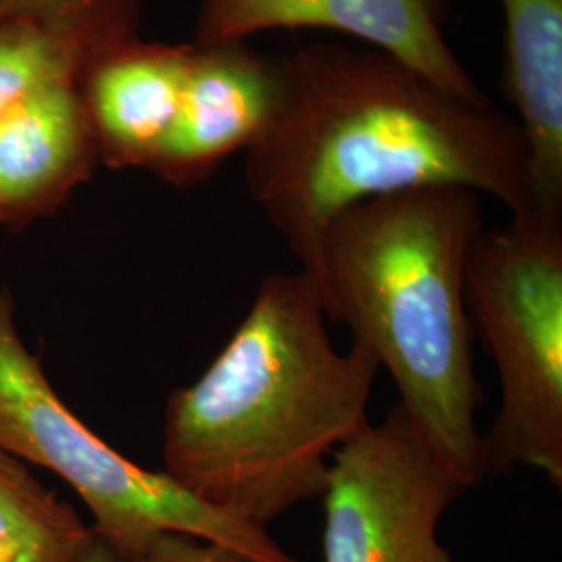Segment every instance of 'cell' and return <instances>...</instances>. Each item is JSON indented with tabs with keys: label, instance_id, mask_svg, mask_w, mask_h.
Masks as SVG:
<instances>
[{
	"label": "cell",
	"instance_id": "4",
	"mask_svg": "<svg viewBox=\"0 0 562 562\" xmlns=\"http://www.w3.org/2000/svg\"><path fill=\"white\" fill-rule=\"evenodd\" d=\"M0 450L71 487L88 508L97 540L120 561H130L162 533H186L257 561L299 562L269 529L202 503L162 469L130 461L90 429L23 340L7 290H0Z\"/></svg>",
	"mask_w": 562,
	"mask_h": 562
},
{
	"label": "cell",
	"instance_id": "11",
	"mask_svg": "<svg viewBox=\"0 0 562 562\" xmlns=\"http://www.w3.org/2000/svg\"><path fill=\"white\" fill-rule=\"evenodd\" d=\"M503 92L519 115L533 211L562 215V0H501Z\"/></svg>",
	"mask_w": 562,
	"mask_h": 562
},
{
	"label": "cell",
	"instance_id": "6",
	"mask_svg": "<svg viewBox=\"0 0 562 562\" xmlns=\"http://www.w3.org/2000/svg\"><path fill=\"white\" fill-rule=\"evenodd\" d=\"M469 490L396 402L329 462L323 562H454L438 527Z\"/></svg>",
	"mask_w": 562,
	"mask_h": 562
},
{
	"label": "cell",
	"instance_id": "10",
	"mask_svg": "<svg viewBox=\"0 0 562 562\" xmlns=\"http://www.w3.org/2000/svg\"><path fill=\"white\" fill-rule=\"evenodd\" d=\"M192 44L121 42L80 80L99 159L109 169H150L169 136L190 69Z\"/></svg>",
	"mask_w": 562,
	"mask_h": 562
},
{
	"label": "cell",
	"instance_id": "1",
	"mask_svg": "<svg viewBox=\"0 0 562 562\" xmlns=\"http://www.w3.org/2000/svg\"><path fill=\"white\" fill-rule=\"evenodd\" d=\"M281 97L246 150V188L299 269H315L323 232L346 209L454 186L533 211L517 121L443 92L369 46L315 42L278 63Z\"/></svg>",
	"mask_w": 562,
	"mask_h": 562
},
{
	"label": "cell",
	"instance_id": "15",
	"mask_svg": "<svg viewBox=\"0 0 562 562\" xmlns=\"http://www.w3.org/2000/svg\"><path fill=\"white\" fill-rule=\"evenodd\" d=\"M57 2H63V0H0V20L15 15V13L44 9V7H50Z\"/></svg>",
	"mask_w": 562,
	"mask_h": 562
},
{
	"label": "cell",
	"instance_id": "5",
	"mask_svg": "<svg viewBox=\"0 0 562 562\" xmlns=\"http://www.w3.org/2000/svg\"><path fill=\"white\" fill-rule=\"evenodd\" d=\"M464 306L501 390L480 438L483 480L533 469L561 490L562 215L529 211L482 229L464 262Z\"/></svg>",
	"mask_w": 562,
	"mask_h": 562
},
{
	"label": "cell",
	"instance_id": "12",
	"mask_svg": "<svg viewBox=\"0 0 562 562\" xmlns=\"http://www.w3.org/2000/svg\"><path fill=\"white\" fill-rule=\"evenodd\" d=\"M142 0H63L0 20V117L48 88L80 83L94 60L138 36Z\"/></svg>",
	"mask_w": 562,
	"mask_h": 562
},
{
	"label": "cell",
	"instance_id": "14",
	"mask_svg": "<svg viewBox=\"0 0 562 562\" xmlns=\"http://www.w3.org/2000/svg\"><path fill=\"white\" fill-rule=\"evenodd\" d=\"M121 562H261L223 543L186 533H162L136 557Z\"/></svg>",
	"mask_w": 562,
	"mask_h": 562
},
{
	"label": "cell",
	"instance_id": "2",
	"mask_svg": "<svg viewBox=\"0 0 562 562\" xmlns=\"http://www.w3.org/2000/svg\"><path fill=\"white\" fill-rule=\"evenodd\" d=\"M378 373L361 346H334L306 271L269 273L201 378L169 394L162 471L202 503L269 529L322 498L334 454L371 423Z\"/></svg>",
	"mask_w": 562,
	"mask_h": 562
},
{
	"label": "cell",
	"instance_id": "13",
	"mask_svg": "<svg viewBox=\"0 0 562 562\" xmlns=\"http://www.w3.org/2000/svg\"><path fill=\"white\" fill-rule=\"evenodd\" d=\"M94 543L76 506L0 450V562H83Z\"/></svg>",
	"mask_w": 562,
	"mask_h": 562
},
{
	"label": "cell",
	"instance_id": "8",
	"mask_svg": "<svg viewBox=\"0 0 562 562\" xmlns=\"http://www.w3.org/2000/svg\"><path fill=\"white\" fill-rule=\"evenodd\" d=\"M280 97L278 63L248 41L192 44L178 117L148 171L176 188L209 180L223 162L261 140Z\"/></svg>",
	"mask_w": 562,
	"mask_h": 562
},
{
	"label": "cell",
	"instance_id": "3",
	"mask_svg": "<svg viewBox=\"0 0 562 562\" xmlns=\"http://www.w3.org/2000/svg\"><path fill=\"white\" fill-rule=\"evenodd\" d=\"M480 194L438 186L359 202L323 232L315 269L327 322L352 334L398 404L471 487L483 482L464 262L482 232Z\"/></svg>",
	"mask_w": 562,
	"mask_h": 562
},
{
	"label": "cell",
	"instance_id": "9",
	"mask_svg": "<svg viewBox=\"0 0 562 562\" xmlns=\"http://www.w3.org/2000/svg\"><path fill=\"white\" fill-rule=\"evenodd\" d=\"M97 138L80 83L48 88L0 117V225L50 217L92 178Z\"/></svg>",
	"mask_w": 562,
	"mask_h": 562
},
{
	"label": "cell",
	"instance_id": "16",
	"mask_svg": "<svg viewBox=\"0 0 562 562\" xmlns=\"http://www.w3.org/2000/svg\"><path fill=\"white\" fill-rule=\"evenodd\" d=\"M83 562H121L104 543L99 542L92 546V550L88 552V557H86V561Z\"/></svg>",
	"mask_w": 562,
	"mask_h": 562
},
{
	"label": "cell",
	"instance_id": "7",
	"mask_svg": "<svg viewBox=\"0 0 562 562\" xmlns=\"http://www.w3.org/2000/svg\"><path fill=\"white\" fill-rule=\"evenodd\" d=\"M450 0H202L194 44L248 41L276 30H327L387 53L443 92L492 109L446 41Z\"/></svg>",
	"mask_w": 562,
	"mask_h": 562
}]
</instances>
